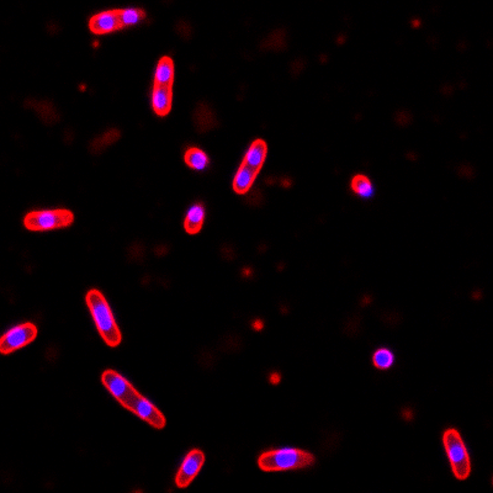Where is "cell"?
I'll use <instances>...</instances> for the list:
<instances>
[{
  "mask_svg": "<svg viewBox=\"0 0 493 493\" xmlns=\"http://www.w3.org/2000/svg\"><path fill=\"white\" fill-rule=\"evenodd\" d=\"M285 46H286V43H285V31L284 30L274 31L262 43V49L265 51H280V49H285Z\"/></svg>",
  "mask_w": 493,
  "mask_h": 493,
  "instance_id": "obj_21",
  "label": "cell"
},
{
  "mask_svg": "<svg viewBox=\"0 0 493 493\" xmlns=\"http://www.w3.org/2000/svg\"><path fill=\"white\" fill-rule=\"evenodd\" d=\"M273 385H277L280 382V375L279 374H273V379L271 380Z\"/></svg>",
  "mask_w": 493,
  "mask_h": 493,
  "instance_id": "obj_22",
  "label": "cell"
},
{
  "mask_svg": "<svg viewBox=\"0 0 493 493\" xmlns=\"http://www.w3.org/2000/svg\"><path fill=\"white\" fill-rule=\"evenodd\" d=\"M184 163L187 167L193 170H205L210 164V158L205 150L198 147H190L187 148L184 154Z\"/></svg>",
  "mask_w": 493,
  "mask_h": 493,
  "instance_id": "obj_17",
  "label": "cell"
},
{
  "mask_svg": "<svg viewBox=\"0 0 493 493\" xmlns=\"http://www.w3.org/2000/svg\"><path fill=\"white\" fill-rule=\"evenodd\" d=\"M206 217V207L201 203L192 205L184 218V229L187 235L195 236L203 229Z\"/></svg>",
  "mask_w": 493,
  "mask_h": 493,
  "instance_id": "obj_14",
  "label": "cell"
},
{
  "mask_svg": "<svg viewBox=\"0 0 493 493\" xmlns=\"http://www.w3.org/2000/svg\"><path fill=\"white\" fill-rule=\"evenodd\" d=\"M120 12V21L122 27H133L139 25V23H142L146 18H147V14H146L144 9H139V8H126V9H119Z\"/></svg>",
  "mask_w": 493,
  "mask_h": 493,
  "instance_id": "obj_20",
  "label": "cell"
},
{
  "mask_svg": "<svg viewBox=\"0 0 493 493\" xmlns=\"http://www.w3.org/2000/svg\"><path fill=\"white\" fill-rule=\"evenodd\" d=\"M350 190L355 196L360 198H371L375 195V187L371 179L365 174H355L350 181Z\"/></svg>",
  "mask_w": 493,
  "mask_h": 493,
  "instance_id": "obj_16",
  "label": "cell"
},
{
  "mask_svg": "<svg viewBox=\"0 0 493 493\" xmlns=\"http://www.w3.org/2000/svg\"><path fill=\"white\" fill-rule=\"evenodd\" d=\"M150 105L153 113L159 117H165L172 111L173 105V87L170 85L153 84Z\"/></svg>",
  "mask_w": 493,
  "mask_h": 493,
  "instance_id": "obj_10",
  "label": "cell"
},
{
  "mask_svg": "<svg viewBox=\"0 0 493 493\" xmlns=\"http://www.w3.org/2000/svg\"><path fill=\"white\" fill-rule=\"evenodd\" d=\"M38 330L31 322L14 325L0 338V353L9 355L19 349L24 348L32 343L37 338Z\"/></svg>",
  "mask_w": 493,
  "mask_h": 493,
  "instance_id": "obj_5",
  "label": "cell"
},
{
  "mask_svg": "<svg viewBox=\"0 0 493 493\" xmlns=\"http://www.w3.org/2000/svg\"><path fill=\"white\" fill-rule=\"evenodd\" d=\"M120 130L119 128H110L108 131L97 136L95 139H93L89 146V150H91L93 154H100L104 150H106L108 147L111 145H114L115 142H117L120 139Z\"/></svg>",
  "mask_w": 493,
  "mask_h": 493,
  "instance_id": "obj_18",
  "label": "cell"
},
{
  "mask_svg": "<svg viewBox=\"0 0 493 493\" xmlns=\"http://www.w3.org/2000/svg\"><path fill=\"white\" fill-rule=\"evenodd\" d=\"M193 122L198 133H206L218 126L216 113L211 108L210 104L200 102L194 110Z\"/></svg>",
  "mask_w": 493,
  "mask_h": 493,
  "instance_id": "obj_11",
  "label": "cell"
},
{
  "mask_svg": "<svg viewBox=\"0 0 493 493\" xmlns=\"http://www.w3.org/2000/svg\"><path fill=\"white\" fill-rule=\"evenodd\" d=\"M175 66L174 60L169 56H164L158 60L154 72V80L153 84L174 85Z\"/></svg>",
  "mask_w": 493,
  "mask_h": 493,
  "instance_id": "obj_15",
  "label": "cell"
},
{
  "mask_svg": "<svg viewBox=\"0 0 493 493\" xmlns=\"http://www.w3.org/2000/svg\"><path fill=\"white\" fill-rule=\"evenodd\" d=\"M442 442L454 477L457 481L468 480L472 471V463L460 432L457 428H446L442 435Z\"/></svg>",
  "mask_w": 493,
  "mask_h": 493,
  "instance_id": "obj_3",
  "label": "cell"
},
{
  "mask_svg": "<svg viewBox=\"0 0 493 493\" xmlns=\"http://www.w3.org/2000/svg\"><path fill=\"white\" fill-rule=\"evenodd\" d=\"M102 382L104 387L122 407H125L127 402L137 392L126 378H124L121 374L115 371L113 369H108L102 374Z\"/></svg>",
  "mask_w": 493,
  "mask_h": 493,
  "instance_id": "obj_7",
  "label": "cell"
},
{
  "mask_svg": "<svg viewBox=\"0 0 493 493\" xmlns=\"http://www.w3.org/2000/svg\"><path fill=\"white\" fill-rule=\"evenodd\" d=\"M371 361H373L375 369L386 371V370H390L395 365L396 356L393 354L391 349L387 348V347H380L374 352Z\"/></svg>",
  "mask_w": 493,
  "mask_h": 493,
  "instance_id": "obj_19",
  "label": "cell"
},
{
  "mask_svg": "<svg viewBox=\"0 0 493 493\" xmlns=\"http://www.w3.org/2000/svg\"><path fill=\"white\" fill-rule=\"evenodd\" d=\"M74 222V214L68 209L30 211L24 217V226L32 232L66 229Z\"/></svg>",
  "mask_w": 493,
  "mask_h": 493,
  "instance_id": "obj_4",
  "label": "cell"
},
{
  "mask_svg": "<svg viewBox=\"0 0 493 493\" xmlns=\"http://www.w3.org/2000/svg\"><path fill=\"white\" fill-rule=\"evenodd\" d=\"M125 409L133 412V415H137L139 420L150 424V427L163 429L167 426V420L162 412L139 391L136 392L133 398L127 402Z\"/></svg>",
  "mask_w": 493,
  "mask_h": 493,
  "instance_id": "obj_6",
  "label": "cell"
},
{
  "mask_svg": "<svg viewBox=\"0 0 493 493\" xmlns=\"http://www.w3.org/2000/svg\"><path fill=\"white\" fill-rule=\"evenodd\" d=\"M205 460H206V457H205L204 451L200 450V449H193V450L189 451L175 475L176 488H187L203 469Z\"/></svg>",
  "mask_w": 493,
  "mask_h": 493,
  "instance_id": "obj_8",
  "label": "cell"
},
{
  "mask_svg": "<svg viewBox=\"0 0 493 493\" xmlns=\"http://www.w3.org/2000/svg\"><path fill=\"white\" fill-rule=\"evenodd\" d=\"M26 106L32 108L45 125H54L60 120V115L52 102L49 100H36L27 99L25 102Z\"/></svg>",
  "mask_w": 493,
  "mask_h": 493,
  "instance_id": "obj_13",
  "label": "cell"
},
{
  "mask_svg": "<svg viewBox=\"0 0 493 493\" xmlns=\"http://www.w3.org/2000/svg\"><path fill=\"white\" fill-rule=\"evenodd\" d=\"M85 302L102 341L111 348L119 347L122 342V334L113 310L102 291L98 289L89 290L85 296Z\"/></svg>",
  "mask_w": 493,
  "mask_h": 493,
  "instance_id": "obj_2",
  "label": "cell"
},
{
  "mask_svg": "<svg viewBox=\"0 0 493 493\" xmlns=\"http://www.w3.org/2000/svg\"><path fill=\"white\" fill-rule=\"evenodd\" d=\"M257 463L259 469L264 472H284L312 468L316 457L312 452L300 448L284 446L262 452Z\"/></svg>",
  "mask_w": 493,
  "mask_h": 493,
  "instance_id": "obj_1",
  "label": "cell"
},
{
  "mask_svg": "<svg viewBox=\"0 0 493 493\" xmlns=\"http://www.w3.org/2000/svg\"><path fill=\"white\" fill-rule=\"evenodd\" d=\"M88 26H89L91 34L98 35V36L108 35L115 31H120L124 29L121 25L119 9L98 12L89 19Z\"/></svg>",
  "mask_w": 493,
  "mask_h": 493,
  "instance_id": "obj_9",
  "label": "cell"
},
{
  "mask_svg": "<svg viewBox=\"0 0 493 493\" xmlns=\"http://www.w3.org/2000/svg\"><path fill=\"white\" fill-rule=\"evenodd\" d=\"M268 156V145L264 139H257L253 141L249 148L246 150V154L243 157L242 163L246 164L248 167L255 169L260 173V170L264 165Z\"/></svg>",
  "mask_w": 493,
  "mask_h": 493,
  "instance_id": "obj_12",
  "label": "cell"
}]
</instances>
